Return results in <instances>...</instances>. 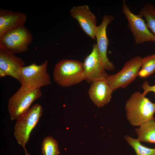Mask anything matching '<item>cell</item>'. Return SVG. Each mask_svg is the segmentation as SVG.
Returning <instances> with one entry per match:
<instances>
[{"label":"cell","instance_id":"cell-7","mask_svg":"<svg viewBox=\"0 0 155 155\" xmlns=\"http://www.w3.org/2000/svg\"><path fill=\"white\" fill-rule=\"evenodd\" d=\"M48 64L46 60L40 65L33 63L23 67L20 71L21 84L33 89L51 84L50 77L47 71Z\"/></svg>","mask_w":155,"mask_h":155},{"label":"cell","instance_id":"cell-10","mask_svg":"<svg viewBox=\"0 0 155 155\" xmlns=\"http://www.w3.org/2000/svg\"><path fill=\"white\" fill-rule=\"evenodd\" d=\"M113 16L104 15L101 24L97 26L95 31V37L97 40V46L98 53L105 70H112L115 68V65L109 61L107 56L108 44L106 30L108 25L114 19Z\"/></svg>","mask_w":155,"mask_h":155},{"label":"cell","instance_id":"cell-9","mask_svg":"<svg viewBox=\"0 0 155 155\" xmlns=\"http://www.w3.org/2000/svg\"><path fill=\"white\" fill-rule=\"evenodd\" d=\"M84 80L89 84L104 80L108 75L99 54L96 44L82 63Z\"/></svg>","mask_w":155,"mask_h":155},{"label":"cell","instance_id":"cell-5","mask_svg":"<svg viewBox=\"0 0 155 155\" xmlns=\"http://www.w3.org/2000/svg\"><path fill=\"white\" fill-rule=\"evenodd\" d=\"M33 40L25 26L0 37V50L15 54L26 51Z\"/></svg>","mask_w":155,"mask_h":155},{"label":"cell","instance_id":"cell-13","mask_svg":"<svg viewBox=\"0 0 155 155\" xmlns=\"http://www.w3.org/2000/svg\"><path fill=\"white\" fill-rule=\"evenodd\" d=\"M26 14L22 12L0 9V37L24 26Z\"/></svg>","mask_w":155,"mask_h":155},{"label":"cell","instance_id":"cell-18","mask_svg":"<svg viewBox=\"0 0 155 155\" xmlns=\"http://www.w3.org/2000/svg\"><path fill=\"white\" fill-rule=\"evenodd\" d=\"M141 68L139 75L145 78L152 75L155 72V54L142 58Z\"/></svg>","mask_w":155,"mask_h":155},{"label":"cell","instance_id":"cell-12","mask_svg":"<svg viewBox=\"0 0 155 155\" xmlns=\"http://www.w3.org/2000/svg\"><path fill=\"white\" fill-rule=\"evenodd\" d=\"M70 15L79 23L84 31L95 40L96 19L87 5L73 7L70 10Z\"/></svg>","mask_w":155,"mask_h":155},{"label":"cell","instance_id":"cell-8","mask_svg":"<svg viewBox=\"0 0 155 155\" xmlns=\"http://www.w3.org/2000/svg\"><path fill=\"white\" fill-rule=\"evenodd\" d=\"M122 10L127 19L128 27L133 34L136 44L155 42V37L147 27L143 16L133 13L127 6L126 1H122Z\"/></svg>","mask_w":155,"mask_h":155},{"label":"cell","instance_id":"cell-6","mask_svg":"<svg viewBox=\"0 0 155 155\" xmlns=\"http://www.w3.org/2000/svg\"><path fill=\"white\" fill-rule=\"evenodd\" d=\"M142 58L134 57L126 62L122 69L114 75H108L105 80L114 91L119 88H124L139 75Z\"/></svg>","mask_w":155,"mask_h":155},{"label":"cell","instance_id":"cell-15","mask_svg":"<svg viewBox=\"0 0 155 155\" xmlns=\"http://www.w3.org/2000/svg\"><path fill=\"white\" fill-rule=\"evenodd\" d=\"M135 130L140 142L155 143V119L142 124Z\"/></svg>","mask_w":155,"mask_h":155},{"label":"cell","instance_id":"cell-19","mask_svg":"<svg viewBox=\"0 0 155 155\" xmlns=\"http://www.w3.org/2000/svg\"><path fill=\"white\" fill-rule=\"evenodd\" d=\"M41 149L43 155H59L60 154L57 142L51 136L44 139Z\"/></svg>","mask_w":155,"mask_h":155},{"label":"cell","instance_id":"cell-14","mask_svg":"<svg viewBox=\"0 0 155 155\" xmlns=\"http://www.w3.org/2000/svg\"><path fill=\"white\" fill-rule=\"evenodd\" d=\"M113 92L105 79L92 84L88 91L89 97L97 107H102L110 102Z\"/></svg>","mask_w":155,"mask_h":155},{"label":"cell","instance_id":"cell-1","mask_svg":"<svg viewBox=\"0 0 155 155\" xmlns=\"http://www.w3.org/2000/svg\"><path fill=\"white\" fill-rule=\"evenodd\" d=\"M125 109L127 120L134 126L155 119V103L140 92L133 93L126 102Z\"/></svg>","mask_w":155,"mask_h":155},{"label":"cell","instance_id":"cell-3","mask_svg":"<svg viewBox=\"0 0 155 155\" xmlns=\"http://www.w3.org/2000/svg\"><path fill=\"white\" fill-rule=\"evenodd\" d=\"M9 98L7 108L10 119L17 120L30 108L32 104L40 98L42 93L40 88L31 89L23 84Z\"/></svg>","mask_w":155,"mask_h":155},{"label":"cell","instance_id":"cell-16","mask_svg":"<svg viewBox=\"0 0 155 155\" xmlns=\"http://www.w3.org/2000/svg\"><path fill=\"white\" fill-rule=\"evenodd\" d=\"M139 14L145 18L147 27L151 30L155 37V8L154 6L150 3H146L140 10Z\"/></svg>","mask_w":155,"mask_h":155},{"label":"cell","instance_id":"cell-20","mask_svg":"<svg viewBox=\"0 0 155 155\" xmlns=\"http://www.w3.org/2000/svg\"><path fill=\"white\" fill-rule=\"evenodd\" d=\"M142 87L144 90V92L142 94L144 96H145L146 94L150 92H152L155 93V85L150 86L147 81H145L144 82Z\"/></svg>","mask_w":155,"mask_h":155},{"label":"cell","instance_id":"cell-4","mask_svg":"<svg viewBox=\"0 0 155 155\" xmlns=\"http://www.w3.org/2000/svg\"><path fill=\"white\" fill-rule=\"evenodd\" d=\"M43 112L40 104L34 105L26 113L16 120L14 127V135L17 143L27 153L25 145L28 142L30 134L36 126Z\"/></svg>","mask_w":155,"mask_h":155},{"label":"cell","instance_id":"cell-2","mask_svg":"<svg viewBox=\"0 0 155 155\" xmlns=\"http://www.w3.org/2000/svg\"><path fill=\"white\" fill-rule=\"evenodd\" d=\"M54 81L63 87H69L84 80L82 63L77 60L65 59L55 65L53 72Z\"/></svg>","mask_w":155,"mask_h":155},{"label":"cell","instance_id":"cell-11","mask_svg":"<svg viewBox=\"0 0 155 155\" xmlns=\"http://www.w3.org/2000/svg\"><path fill=\"white\" fill-rule=\"evenodd\" d=\"M24 64V61L21 58L0 50V78L10 76L21 83L20 71Z\"/></svg>","mask_w":155,"mask_h":155},{"label":"cell","instance_id":"cell-17","mask_svg":"<svg viewBox=\"0 0 155 155\" xmlns=\"http://www.w3.org/2000/svg\"><path fill=\"white\" fill-rule=\"evenodd\" d=\"M124 138L133 148L136 155H155V148H150L143 146L137 138H132L127 135L125 136Z\"/></svg>","mask_w":155,"mask_h":155}]
</instances>
